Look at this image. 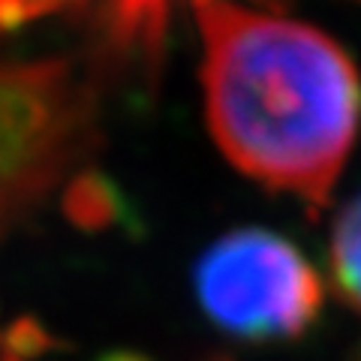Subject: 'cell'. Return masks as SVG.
<instances>
[{
    "label": "cell",
    "mask_w": 361,
    "mask_h": 361,
    "mask_svg": "<svg viewBox=\"0 0 361 361\" xmlns=\"http://www.w3.org/2000/svg\"><path fill=\"white\" fill-rule=\"evenodd\" d=\"M193 9L217 148L259 184L322 208L361 127L353 58L298 18L235 0H193Z\"/></svg>",
    "instance_id": "cell-1"
},
{
    "label": "cell",
    "mask_w": 361,
    "mask_h": 361,
    "mask_svg": "<svg viewBox=\"0 0 361 361\" xmlns=\"http://www.w3.org/2000/svg\"><path fill=\"white\" fill-rule=\"evenodd\" d=\"M208 319L241 341H289L322 313V277L292 241L268 229L223 235L196 265Z\"/></svg>",
    "instance_id": "cell-2"
},
{
    "label": "cell",
    "mask_w": 361,
    "mask_h": 361,
    "mask_svg": "<svg viewBox=\"0 0 361 361\" xmlns=\"http://www.w3.org/2000/svg\"><path fill=\"white\" fill-rule=\"evenodd\" d=\"M75 94L54 63H0V214L49 187L75 135Z\"/></svg>",
    "instance_id": "cell-3"
},
{
    "label": "cell",
    "mask_w": 361,
    "mask_h": 361,
    "mask_svg": "<svg viewBox=\"0 0 361 361\" xmlns=\"http://www.w3.org/2000/svg\"><path fill=\"white\" fill-rule=\"evenodd\" d=\"M85 4L90 0H0V33ZM166 4L169 0H106V9L111 16V25L118 27V37L148 42L160 37Z\"/></svg>",
    "instance_id": "cell-4"
},
{
    "label": "cell",
    "mask_w": 361,
    "mask_h": 361,
    "mask_svg": "<svg viewBox=\"0 0 361 361\" xmlns=\"http://www.w3.org/2000/svg\"><path fill=\"white\" fill-rule=\"evenodd\" d=\"M329 271L334 289L349 307L361 310V196L341 211L329 244Z\"/></svg>",
    "instance_id": "cell-5"
},
{
    "label": "cell",
    "mask_w": 361,
    "mask_h": 361,
    "mask_svg": "<svg viewBox=\"0 0 361 361\" xmlns=\"http://www.w3.org/2000/svg\"><path fill=\"white\" fill-rule=\"evenodd\" d=\"M355 361H361V349H358V355H355Z\"/></svg>",
    "instance_id": "cell-6"
}]
</instances>
